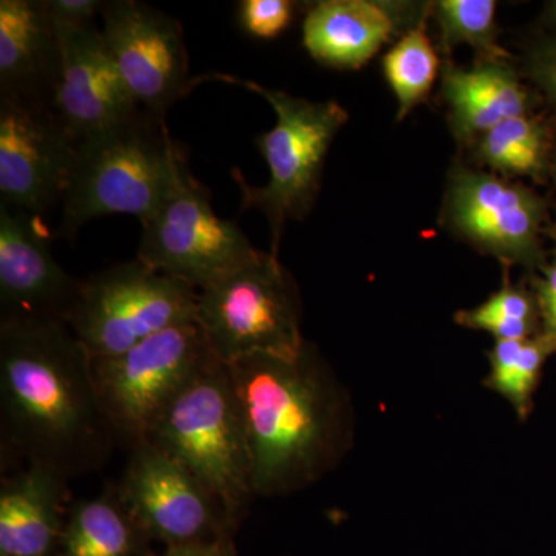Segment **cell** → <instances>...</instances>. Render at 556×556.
<instances>
[{"label":"cell","instance_id":"cell-1","mask_svg":"<svg viewBox=\"0 0 556 556\" xmlns=\"http://www.w3.org/2000/svg\"><path fill=\"white\" fill-rule=\"evenodd\" d=\"M2 457L65 479L108 463L115 433L89 351L61 320L0 318Z\"/></svg>","mask_w":556,"mask_h":556},{"label":"cell","instance_id":"cell-2","mask_svg":"<svg viewBox=\"0 0 556 556\" xmlns=\"http://www.w3.org/2000/svg\"><path fill=\"white\" fill-rule=\"evenodd\" d=\"M243 413L255 496L305 489L350 444L345 393L306 343L299 357L252 356L229 365Z\"/></svg>","mask_w":556,"mask_h":556},{"label":"cell","instance_id":"cell-3","mask_svg":"<svg viewBox=\"0 0 556 556\" xmlns=\"http://www.w3.org/2000/svg\"><path fill=\"white\" fill-rule=\"evenodd\" d=\"M190 172L166 119L142 110L112 129L78 142L75 167L62 201L60 233L72 237L86 223L110 215L146 222Z\"/></svg>","mask_w":556,"mask_h":556},{"label":"cell","instance_id":"cell-4","mask_svg":"<svg viewBox=\"0 0 556 556\" xmlns=\"http://www.w3.org/2000/svg\"><path fill=\"white\" fill-rule=\"evenodd\" d=\"M189 468L229 529L254 500L243 413L228 365L212 358L164 407L148 439Z\"/></svg>","mask_w":556,"mask_h":556},{"label":"cell","instance_id":"cell-5","mask_svg":"<svg viewBox=\"0 0 556 556\" xmlns=\"http://www.w3.org/2000/svg\"><path fill=\"white\" fill-rule=\"evenodd\" d=\"M204 79L243 87L268 101L276 112V126L255 139L268 164L269 181L265 186L249 185L240 169L232 170V178L240 188L241 211L257 208L268 219L273 254L277 255L287 223L305 218L316 203L325 160L336 135L346 124L348 112L336 101L303 100L236 76L218 73L203 76L199 83Z\"/></svg>","mask_w":556,"mask_h":556},{"label":"cell","instance_id":"cell-6","mask_svg":"<svg viewBox=\"0 0 556 556\" xmlns=\"http://www.w3.org/2000/svg\"><path fill=\"white\" fill-rule=\"evenodd\" d=\"M197 321L222 364L252 356L295 358L305 350L294 278L273 252L248 262L200 289Z\"/></svg>","mask_w":556,"mask_h":556},{"label":"cell","instance_id":"cell-7","mask_svg":"<svg viewBox=\"0 0 556 556\" xmlns=\"http://www.w3.org/2000/svg\"><path fill=\"white\" fill-rule=\"evenodd\" d=\"M197 303L199 289L135 258L80 280L67 325L91 358L116 357L197 321Z\"/></svg>","mask_w":556,"mask_h":556},{"label":"cell","instance_id":"cell-8","mask_svg":"<svg viewBox=\"0 0 556 556\" xmlns=\"http://www.w3.org/2000/svg\"><path fill=\"white\" fill-rule=\"evenodd\" d=\"M212 358L199 321L166 329L121 356L93 358L94 383L116 441L129 448L144 442L164 407Z\"/></svg>","mask_w":556,"mask_h":556},{"label":"cell","instance_id":"cell-9","mask_svg":"<svg viewBox=\"0 0 556 556\" xmlns=\"http://www.w3.org/2000/svg\"><path fill=\"white\" fill-rule=\"evenodd\" d=\"M442 215L456 236L500 260L507 270L522 266L536 274L547 263V203L522 182L455 164Z\"/></svg>","mask_w":556,"mask_h":556},{"label":"cell","instance_id":"cell-10","mask_svg":"<svg viewBox=\"0 0 556 556\" xmlns=\"http://www.w3.org/2000/svg\"><path fill=\"white\" fill-rule=\"evenodd\" d=\"M141 226L137 258L199 291L258 251L236 223L215 214L211 193L192 174Z\"/></svg>","mask_w":556,"mask_h":556},{"label":"cell","instance_id":"cell-11","mask_svg":"<svg viewBox=\"0 0 556 556\" xmlns=\"http://www.w3.org/2000/svg\"><path fill=\"white\" fill-rule=\"evenodd\" d=\"M102 38L139 108L166 119L172 105L195 89L181 22L138 0H110L101 11Z\"/></svg>","mask_w":556,"mask_h":556},{"label":"cell","instance_id":"cell-12","mask_svg":"<svg viewBox=\"0 0 556 556\" xmlns=\"http://www.w3.org/2000/svg\"><path fill=\"white\" fill-rule=\"evenodd\" d=\"M116 489L146 535L167 547L228 536V522L206 486L152 442L130 448Z\"/></svg>","mask_w":556,"mask_h":556},{"label":"cell","instance_id":"cell-13","mask_svg":"<svg viewBox=\"0 0 556 556\" xmlns=\"http://www.w3.org/2000/svg\"><path fill=\"white\" fill-rule=\"evenodd\" d=\"M76 150L50 105L0 98V204L39 218L62 206Z\"/></svg>","mask_w":556,"mask_h":556},{"label":"cell","instance_id":"cell-14","mask_svg":"<svg viewBox=\"0 0 556 556\" xmlns=\"http://www.w3.org/2000/svg\"><path fill=\"white\" fill-rule=\"evenodd\" d=\"M56 33L61 67L50 109L76 141L102 134L142 112L97 24Z\"/></svg>","mask_w":556,"mask_h":556},{"label":"cell","instance_id":"cell-15","mask_svg":"<svg viewBox=\"0 0 556 556\" xmlns=\"http://www.w3.org/2000/svg\"><path fill=\"white\" fill-rule=\"evenodd\" d=\"M79 287L51 254L39 217L0 204V318L67 324Z\"/></svg>","mask_w":556,"mask_h":556},{"label":"cell","instance_id":"cell-16","mask_svg":"<svg viewBox=\"0 0 556 556\" xmlns=\"http://www.w3.org/2000/svg\"><path fill=\"white\" fill-rule=\"evenodd\" d=\"M408 7L371 0H321L303 21V47L313 60L338 70H357L396 35L415 25Z\"/></svg>","mask_w":556,"mask_h":556},{"label":"cell","instance_id":"cell-17","mask_svg":"<svg viewBox=\"0 0 556 556\" xmlns=\"http://www.w3.org/2000/svg\"><path fill=\"white\" fill-rule=\"evenodd\" d=\"M60 67L47 0H0V98L50 105Z\"/></svg>","mask_w":556,"mask_h":556},{"label":"cell","instance_id":"cell-18","mask_svg":"<svg viewBox=\"0 0 556 556\" xmlns=\"http://www.w3.org/2000/svg\"><path fill=\"white\" fill-rule=\"evenodd\" d=\"M442 97L450 127L459 144L471 148L504 121L535 113L536 97L508 61H478L464 68L447 62Z\"/></svg>","mask_w":556,"mask_h":556},{"label":"cell","instance_id":"cell-19","mask_svg":"<svg viewBox=\"0 0 556 556\" xmlns=\"http://www.w3.org/2000/svg\"><path fill=\"white\" fill-rule=\"evenodd\" d=\"M68 479L27 466L0 486V556H53L64 529Z\"/></svg>","mask_w":556,"mask_h":556},{"label":"cell","instance_id":"cell-20","mask_svg":"<svg viewBox=\"0 0 556 556\" xmlns=\"http://www.w3.org/2000/svg\"><path fill=\"white\" fill-rule=\"evenodd\" d=\"M149 540L118 489L109 486L100 496L70 507L53 556H148Z\"/></svg>","mask_w":556,"mask_h":556},{"label":"cell","instance_id":"cell-21","mask_svg":"<svg viewBox=\"0 0 556 556\" xmlns=\"http://www.w3.org/2000/svg\"><path fill=\"white\" fill-rule=\"evenodd\" d=\"M556 131L543 116H518L497 124L471 146L482 166L506 175L544 181L551 174Z\"/></svg>","mask_w":556,"mask_h":556},{"label":"cell","instance_id":"cell-22","mask_svg":"<svg viewBox=\"0 0 556 556\" xmlns=\"http://www.w3.org/2000/svg\"><path fill=\"white\" fill-rule=\"evenodd\" d=\"M556 354V340L541 334L522 340H496L489 351L490 372L484 386L507 399L519 419L532 415L535 393L547 358Z\"/></svg>","mask_w":556,"mask_h":556},{"label":"cell","instance_id":"cell-23","mask_svg":"<svg viewBox=\"0 0 556 556\" xmlns=\"http://www.w3.org/2000/svg\"><path fill=\"white\" fill-rule=\"evenodd\" d=\"M439 68L438 51L427 35L426 16L391 47L383 58V73L397 98V119L427 100Z\"/></svg>","mask_w":556,"mask_h":556},{"label":"cell","instance_id":"cell-24","mask_svg":"<svg viewBox=\"0 0 556 556\" xmlns=\"http://www.w3.org/2000/svg\"><path fill=\"white\" fill-rule=\"evenodd\" d=\"M441 33L442 49L452 51L467 43L478 61H508L511 54L500 46L495 0H439L428 7Z\"/></svg>","mask_w":556,"mask_h":556},{"label":"cell","instance_id":"cell-25","mask_svg":"<svg viewBox=\"0 0 556 556\" xmlns=\"http://www.w3.org/2000/svg\"><path fill=\"white\" fill-rule=\"evenodd\" d=\"M455 321L467 329L489 332L496 340L530 339L543 332L535 292L525 281L510 283L507 269L500 291L477 308L456 313Z\"/></svg>","mask_w":556,"mask_h":556},{"label":"cell","instance_id":"cell-26","mask_svg":"<svg viewBox=\"0 0 556 556\" xmlns=\"http://www.w3.org/2000/svg\"><path fill=\"white\" fill-rule=\"evenodd\" d=\"M298 3L291 0H243L239 3L241 28L252 38L274 39L294 21Z\"/></svg>","mask_w":556,"mask_h":556},{"label":"cell","instance_id":"cell-27","mask_svg":"<svg viewBox=\"0 0 556 556\" xmlns=\"http://www.w3.org/2000/svg\"><path fill=\"white\" fill-rule=\"evenodd\" d=\"M526 73L556 115V36L532 46L526 56Z\"/></svg>","mask_w":556,"mask_h":556},{"label":"cell","instance_id":"cell-28","mask_svg":"<svg viewBox=\"0 0 556 556\" xmlns=\"http://www.w3.org/2000/svg\"><path fill=\"white\" fill-rule=\"evenodd\" d=\"M104 2L101 0H47L54 30H73L97 24Z\"/></svg>","mask_w":556,"mask_h":556},{"label":"cell","instance_id":"cell-29","mask_svg":"<svg viewBox=\"0 0 556 556\" xmlns=\"http://www.w3.org/2000/svg\"><path fill=\"white\" fill-rule=\"evenodd\" d=\"M530 288L540 306L543 332L556 340V247L546 265L530 276Z\"/></svg>","mask_w":556,"mask_h":556},{"label":"cell","instance_id":"cell-30","mask_svg":"<svg viewBox=\"0 0 556 556\" xmlns=\"http://www.w3.org/2000/svg\"><path fill=\"white\" fill-rule=\"evenodd\" d=\"M161 556H233L229 536L217 540L199 541V543L179 544L166 548Z\"/></svg>","mask_w":556,"mask_h":556},{"label":"cell","instance_id":"cell-31","mask_svg":"<svg viewBox=\"0 0 556 556\" xmlns=\"http://www.w3.org/2000/svg\"><path fill=\"white\" fill-rule=\"evenodd\" d=\"M551 175H552V178H554V181L556 185V139H555L554 155H552ZM547 233H548V236L552 237V239H554L556 241V225L552 226V228H548Z\"/></svg>","mask_w":556,"mask_h":556},{"label":"cell","instance_id":"cell-32","mask_svg":"<svg viewBox=\"0 0 556 556\" xmlns=\"http://www.w3.org/2000/svg\"><path fill=\"white\" fill-rule=\"evenodd\" d=\"M547 20L552 22V24L556 25V0L554 2L547 3Z\"/></svg>","mask_w":556,"mask_h":556}]
</instances>
